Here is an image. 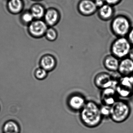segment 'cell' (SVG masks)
Instances as JSON below:
<instances>
[{"mask_svg":"<svg viewBox=\"0 0 133 133\" xmlns=\"http://www.w3.org/2000/svg\"><path fill=\"white\" fill-rule=\"evenodd\" d=\"M80 118L84 125L89 127H94L100 124L102 119L100 107L93 101L87 102L80 111Z\"/></svg>","mask_w":133,"mask_h":133,"instance_id":"obj_1","label":"cell"},{"mask_svg":"<svg viewBox=\"0 0 133 133\" xmlns=\"http://www.w3.org/2000/svg\"><path fill=\"white\" fill-rule=\"evenodd\" d=\"M132 27L130 19L122 14L115 16L110 23L111 31L117 37H126Z\"/></svg>","mask_w":133,"mask_h":133,"instance_id":"obj_2","label":"cell"},{"mask_svg":"<svg viewBox=\"0 0 133 133\" xmlns=\"http://www.w3.org/2000/svg\"><path fill=\"white\" fill-rule=\"evenodd\" d=\"M130 112L131 109L128 102L119 99L111 106L110 117L116 122H122L129 118Z\"/></svg>","mask_w":133,"mask_h":133,"instance_id":"obj_3","label":"cell"},{"mask_svg":"<svg viewBox=\"0 0 133 133\" xmlns=\"http://www.w3.org/2000/svg\"><path fill=\"white\" fill-rule=\"evenodd\" d=\"M132 46L127 37H117L111 44V54L122 60L128 57Z\"/></svg>","mask_w":133,"mask_h":133,"instance_id":"obj_4","label":"cell"},{"mask_svg":"<svg viewBox=\"0 0 133 133\" xmlns=\"http://www.w3.org/2000/svg\"><path fill=\"white\" fill-rule=\"evenodd\" d=\"M115 89L119 97H131L133 95V85L130 76H122L118 80Z\"/></svg>","mask_w":133,"mask_h":133,"instance_id":"obj_5","label":"cell"},{"mask_svg":"<svg viewBox=\"0 0 133 133\" xmlns=\"http://www.w3.org/2000/svg\"><path fill=\"white\" fill-rule=\"evenodd\" d=\"M118 80L115 79L112 76L106 72H101L96 75L94 79V85L101 90L109 88H115Z\"/></svg>","mask_w":133,"mask_h":133,"instance_id":"obj_6","label":"cell"},{"mask_svg":"<svg viewBox=\"0 0 133 133\" xmlns=\"http://www.w3.org/2000/svg\"><path fill=\"white\" fill-rule=\"evenodd\" d=\"M48 28L43 19H34L28 26V31L31 36L39 38L45 35Z\"/></svg>","mask_w":133,"mask_h":133,"instance_id":"obj_7","label":"cell"},{"mask_svg":"<svg viewBox=\"0 0 133 133\" xmlns=\"http://www.w3.org/2000/svg\"><path fill=\"white\" fill-rule=\"evenodd\" d=\"M79 13L84 16H90L97 12L98 8L93 0H80L77 5Z\"/></svg>","mask_w":133,"mask_h":133,"instance_id":"obj_8","label":"cell"},{"mask_svg":"<svg viewBox=\"0 0 133 133\" xmlns=\"http://www.w3.org/2000/svg\"><path fill=\"white\" fill-rule=\"evenodd\" d=\"M43 19L48 27H54L60 22L61 13L56 8L50 7L46 9Z\"/></svg>","mask_w":133,"mask_h":133,"instance_id":"obj_9","label":"cell"},{"mask_svg":"<svg viewBox=\"0 0 133 133\" xmlns=\"http://www.w3.org/2000/svg\"><path fill=\"white\" fill-rule=\"evenodd\" d=\"M86 102L84 96L78 93L71 95L67 100V104L69 108L75 111H81Z\"/></svg>","mask_w":133,"mask_h":133,"instance_id":"obj_10","label":"cell"},{"mask_svg":"<svg viewBox=\"0 0 133 133\" xmlns=\"http://www.w3.org/2000/svg\"><path fill=\"white\" fill-rule=\"evenodd\" d=\"M102 90L100 98L102 105L112 106L119 100L115 88H109Z\"/></svg>","mask_w":133,"mask_h":133,"instance_id":"obj_11","label":"cell"},{"mask_svg":"<svg viewBox=\"0 0 133 133\" xmlns=\"http://www.w3.org/2000/svg\"><path fill=\"white\" fill-rule=\"evenodd\" d=\"M115 7L107 4L98 8L97 11L99 18L105 22L111 20L115 16Z\"/></svg>","mask_w":133,"mask_h":133,"instance_id":"obj_12","label":"cell"},{"mask_svg":"<svg viewBox=\"0 0 133 133\" xmlns=\"http://www.w3.org/2000/svg\"><path fill=\"white\" fill-rule=\"evenodd\" d=\"M122 76H129L133 73V61L129 57L120 60L118 69Z\"/></svg>","mask_w":133,"mask_h":133,"instance_id":"obj_13","label":"cell"},{"mask_svg":"<svg viewBox=\"0 0 133 133\" xmlns=\"http://www.w3.org/2000/svg\"><path fill=\"white\" fill-rule=\"evenodd\" d=\"M57 62L55 58L51 55L47 54L41 57L40 61L41 67L47 71L54 70L57 66Z\"/></svg>","mask_w":133,"mask_h":133,"instance_id":"obj_14","label":"cell"},{"mask_svg":"<svg viewBox=\"0 0 133 133\" xmlns=\"http://www.w3.org/2000/svg\"><path fill=\"white\" fill-rule=\"evenodd\" d=\"M24 3L23 0H8L6 8L8 11L13 15L21 14L23 11Z\"/></svg>","mask_w":133,"mask_h":133,"instance_id":"obj_15","label":"cell"},{"mask_svg":"<svg viewBox=\"0 0 133 133\" xmlns=\"http://www.w3.org/2000/svg\"><path fill=\"white\" fill-rule=\"evenodd\" d=\"M120 61L112 55L105 56L103 61V65L108 71L115 72L118 71Z\"/></svg>","mask_w":133,"mask_h":133,"instance_id":"obj_16","label":"cell"},{"mask_svg":"<svg viewBox=\"0 0 133 133\" xmlns=\"http://www.w3.org/2000/svg\"><path fill=\"white\" fill-rule=\"evenodd\" d=\"M34 19L43 18L46 9L43 4L38 2L33 4L29 9Z\"/></svg>","mask_w":133,"mask_h":133,"instance_id":"obj_17","label":"cell"},{"mask_svg":"<svg viewBox=\"0 0 133 133\" xmlns=\"http://www.w3.org/2000/svg\"><path fill=\"white\" fill-rule=\"evenodd\" d=\"M2 132L3 133H20V126L15 120H8L3 125Z\"/></svg>","mask_w":133,"mask_h":133,"instance_id":"obj_18","label":"cell"},{"mask_svg":"<svg viewBox=\"0 0 133 133\" xmlns=\"http://www.w3.org/2000/svg\"><path fill=\"white\" fill-rule=\"evenodd\" d=\"M34 19L29 10H23L20 16V20L21 23L28 26Z\"/></svg>","mask_w":133,"mask_h":133,"instance_id":"obj_19","label":"cell"},{"mask_svg":"<svg viewBox=\"0 0 133 133\" xmlns=\"http://www.w3.org/2000/svg\"><path fill=\"white\" fill-rule=\"evenodd\" d=\"M45 36L49 41H55L58 38V31L53 27H48Z\"/></svg>","mask_w":133,"mask_h":133,"instance_id":"obj_20","label":"cell"},{"mask_svg":"<svg viewBox=\"0 0 133 133\" xmlns=\"http://www.w3.org/2000/svg\"><path fill=\"white\" fill-rule=\"evenodd\" d=\"M35 77L39 80H43L47 77L48 72L41 67L37 69L34 73Z\"/></svg>","mask_w":133,"mask_h":133,"instance_id":"obj_21","label":"cell"},{"mask_svg":"<svg viewBox=\"0 0 133 133\" xmlns=\"http://www.w3.org/2000/svg\"><path fill=\"white\" fill-rule=\"evenodd\" d=\"M111 106L102 105V106L100 107L101 113L102 117H107L110 116L111 115Z\"/></svg>","mask_w":133,"mask_h":133,"instance_id":"obj_22","label":"cell"},{"mask_svg":"<svg viewBox=\"0 0 133 133\" xmlns=\"http://www.w3.org/2000/svg\"><path fill=\"white\" fill-rule=\"evenodd\" d=\"M105 3L115 7V5L119 4L122 0H104Z\"/></svg>","mask_w":133,"mask_h":133,"instance_id":"obj_23","label":"cell"},{"mask_svg":"<svg viewBox=\"0 0 133 133\" xmlns=\"http://www.w3.org/2000/svg\"><path fill=\"white\" fill-rule=\"evenodd\" d=\"M126 37L129 40L131 45L133 46V27H132V29L128 34Z\"/></svg>","mask_w":133,"mask_h":133,"instance_id":"obj_24","label":"cell"},{"mask_svg":"<svg viewBox=\"0 0 133 133\" xmlns=\"http://www.w3.org/2000/svg\"><path fill=\"white\" fill-rule=\"evenodd\" d=\"M94 2L98 9L101 8L106 4L104 0H93Z\"/></svg>","mask_w":133,"mask_h":133,"instance_id":"obj_25","label":"cell"},{"mask_svg":"<svg viewBox=\"0 0 133 133\" xmlns=\"http://www.w3.org/2000/svg\"><path fill=\"white\" fill-rule=\"evenodd\" d=\"M128 57L133 61V46H132V48L130 50Z\"/></svg>","mask_w":133,"mask_h":133,"instance_id":"obj_26","label":"cell"},{"mask_svg":"<svg viewBox=\"0 0 133 133\" xmlns=\"http://www.w3.org/2000/svg\"><path fill=\"white\" fill-rule=\"evenodd\" d=\"M130 78H131V81H132V82L133 84V73L132 75L130 76Z\"/></svg>","mask_w":133,"mask_h":133,"instance_id":"obj_27","label":"cell"},{"mask_svg":"<svg viewBox=\"0 0 133 133\" xmlns=\"http://www.w3.org/2000/svg\"><path fill=\"white\" fill-rule=\"evenodd\" d=\"M32 1H34L35 2H40L41 1H43V0H32Z\"/></svg>","mask_w":133,"mask_h":133,"instance_id":"obj_28","label":"cell"},{"mask_svg":"<svg viewBox=\"0 0 133 133\" xmlns=\"http://www.w3.org/2000/svg\"><path fill=\"white\" fill-rule=\"evenodd\" d=\"M8 1V0H7V1Z\"/></svg>","mask_w":133,"mask_h":133,"instance_id":"obj_29","label":"cell"}]
</instances>
